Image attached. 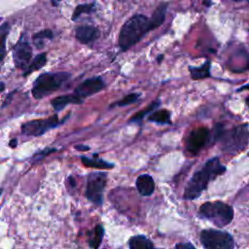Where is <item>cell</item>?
<instances>
[{"instance_id":"836d02e7","label":"cell","mask_w":249,"mask_h":249,"mask_svg":"<svg viewBox=\"0 0 249 249\" xmlns=\"http://www.w3.org/2000/svg\"><path fill=\"white\" fill-rule=\"evenodd\" d=\"M244 89H248V84H246V85H244V87H242V88H240V89H237V91H240V90H243Z\"/></svg>"},{"instance_id":"30bf717a","label":"cell","mask_w":249,"mask_h":249,"mask_svg":"<svg viewBox=\"0 0 249 249\" xmlns=\"http://www.w3.org/2000/svg\"><path fill=\"white\" fill-rule=\"evenodd\" d=\"M105 87L106 84L101 77H90L79 84L74 89L73 94L84 102L86 98L101 91L105 89Z\"/></svg>"},{"instance_id":"44dd1931","label":"cell","mask_w":249,"mask_h":249,"mask_svg":"<svg viewBox=\"0 0 249 249\" xmlns=\"http://www.w3.org/2000/svg\"><path fill=\"white\" fill-rule=\"evenodd\" d=\"M46 63H47V54H46V53H42L37 54L33 58V60L31 62H29L27 67L24 69L25 72L23 73V76H27L30 73L41 69L42 67H44L46 65Z\"/></svg>"},{"instance_id":"4dcf8cb0","label":"cell","mask_w":249,"mask_h":249,"mask_svg":"<svg viewBox=\"0 0 249 249\" xmlns=\"http://www.w3.org/2000/svg\"><path fill=\"white\" fill-rule=\"evenodd\" d=\"M10 146L13 147V148H15V147L17 146V140H16V139H13V140L10 142Z\"/></svg>"},{"instance_id":"603a6c76","label":"cell","mask_w":249,"mask_h":249,"mask_svg":"<svg viewBox=\"0 0 249 249\" xmlns=\"http://www.w3.org/2000/svg\"><path fill=\"white\" fill-rule=\"evenodd\" d=\"M10 31V25L8 22H4L0 25V61L3 60L6 54V39Z\"/></svg>"},{"instance_id":"7c38bea8","label":"cell","mask_w":249,"mask_h":249,"mask_svg":"<svg viewBox=\"0 0 249 249\" xmlns=\"http://www.w3.org/2000/svg\"><path fill=\"white\" fill-rule=\"evenodd\" d=\"M99 30L92 25H80L75 30L76 39L82 44H89L99 37Z\"/></svg>"},{"instance_id":"5b68a950","label":"cell","mask_w":249,"mask_h":249,"mask_svg":"<svg viewBox=\"0 0 249 249\" xmlns=\"http://www.w3.org/2000/svg\"><path fill=\"white\" fill-rule=\"evenodd\" d=\"M248 124H238L229 130H223L218 141L221 142V150L230 155H235L244 150L248 145Z\"/></svg>"},{"instance_id":"8fae6325","label":"cell","mask_w":249,"mask_h":249,"mask_svg":"<svg viewBox=\"0 0 249 249\" xmlns=\"http://www.w3.org/2000/svg\"><path fill=\"white\" fill-rule=\"evenodd\" d=\"M32 56V49L27 40L22 36L14 48V62L17 68L25 69L30 62Z\"/></svg>"},{"instance_id":"6da1fadb","label":"cell","mask_w":249,"mask_h":249,"mask_svg":"<svg viewBox=\"0 0 249 249\" xmlns=\"http://www.w3.org/2000/svg\"><path fill=\"white\" fill-rule=\"evenodd\" d=\"M226 171L227 167L222 164L218 157L207 160L203 166L196 170L187 182L183 193L184 199L194 200L198 198L207 189L208 184L218 176L223 175Z\"/></svg>"},{"instance_id":"cb8c5ba5","label":"cell","mask_w":249,"mask_h":249,"mask_svg":"<svg viewBox=\"0 0 249 249\" xmlns=\"http://www.w3.org/2000/svg\"><path fill=\"white\" fill-rule=\"evenodd\" d=\"M53 37V34L52 30L44 29V30L39 31L33 35V42L38 49H41L44 46V40L52 39Z\"/></svg>"},{"instance_id":"ffe728a7","label":"cell","mask_w":249,"mask_h":249,"mask_svg":"<svg viewBox=\"0 0 249 249\" xmlns=\"http://www.w3.org/2000/svg\"><path fill=\"white\" fill-rule=\"evenodd\" d=\"M128 247L130 249H151L154 248V243L145 235H133L128 240Z\"/></svg>"},{"instance_id":"7402d4cb","label":"cell","mask_w":249,"mask_h":249,"mask_svg":"<svg viewBox=\"0 0 249 249\" xmlns=\"http://www.w3.org/2000/svg\"><path fill=\"white\" fill-rule=\"evenodd\" d=\"M160 105V102L159 99L154 100V101H153L151 104H149L144 110L139 111V112H137L136 114H134V115L130 118L129 123L141 124L142 121H143V119H144L145 117H147L151 112H153L154 110H156Z\"/></svg>"},{"instance_id":"d4e9b609","label":"cell","mask_w":249,"mask_h":249,"mask_svg":"<svg viewBox=\"0 0 249 249\" xmlns=\"http://www.w3.org/2000/svg\"><path fill=\"white\" fill-rule=\"evenodd\" d=\"M141 96V93H138V92H131L127 95H125L124 98L120 99L119 101H117L115 104L111 105V107L113 106H118V107H124V106H127V105H130L134 102H136Z\"/></svg>"},{"instance_id":"52a82bcc","label":"cell","mask_w":249,"mask_h":249,"mask_svg":"<svg viewBox=\"0 0 249 249\" xmlns=\"http://www.w3.org/2000/svg\"><path fill=\"white\" fill-rule=\"evenodd\" d=\"M107 183L106 172H92L88 176L85 196L96 206L103 204V193Z\"/></svg>"},{"instance_id":"d6a6232c","label":"cell","mask_w":249,"mask_h":249,"mask_svg":"<svg viewBox=\"0 0 249 249\" xmlns=\"http://www.w3.org/2000/svg\"><path fill=\"white\" fill-rule=\"evenodd\" d=\"M61 0H52V2H53V6H57L58 5V3L60 2Z\"/></svg>"},{"instance_id":"83f0119b","label":"cell","mask_w":249,"mask_h":249,"mask_svg":"<svg viewBox=\"0 0 249 249\" xmlns=\"http://www.w3.org/2000/svg\"><path fill=\"white\" fill-rule=\"evenodd\" d=\"M54 151H55V149H50V148H47V149H45L43 152H40V153H38V154L34 155V157L41 156V158H42V157H45L46 155H49L50 153H53V152H54Z\"/></svg>"},{"instance_id":"f1b7e54d","label":"cell","mask_w":249,"mask_h":249,"mask_svg":"<svg viewBox=\"0 0 249 249\" xmlns=\"http://www.w3.org/2000/svg\"><path fill=\"white\" fill-rule=\"evenodd\" d=\"M75 149L78 151H89L90 148L87 145H75Z\"/></svg>"},{"instance_id":"9c48e42d","label":"cell","mask_w":249,"mask_h":249,"mask_svg":"<svg viewBox=\"0 0 249 249\" xmlns=\"http://www.w3.org/2000/svg\"><path fill=\"white\" fill-rule=\"evenodd\" d=\"M70 114H67L64 120L59 121L58 116L55 114L48 119H39V120H33L29 121L27 123L22 124L21 125V132L22 134L28 135V136H39L50 129H53L61 124H63L67 119Z\"/></svg>"},{"instance_id":"e0dca14e","label":"cell","mask_w":249,"mask_h":249,"mask_svg":"<svg viewBox=\"0 0 249 249\" xmlns=\"http://www.w3.org/2000/svg\"><path fill=\"white\" fill-rule=\"evenodd\" d=\"M211 61L206 60L201 66H189V72L193 80H201L211 77Z\"/></svg>"},{"instance_id":"e575fe53","label":"cell","mask_w":249,"mask_h":249,"mask_svg":"<svg viewBox=\"0 0 249 249\" xmlns=\"http://www.w3.org/2000/svg\"><path fill=\"white\" fill-rule=\"evenodd\" d=\"M162 57H163V55H162V54H160V55H159V56H158V58H157V59H158V62H159V63L161 61Z\"/></svg>"},{"instance_id":"4316f807","label":"cell","mask_w":249,"mask_h":249,"mask_svg":"<svg viewBox=\"0 0 249 249\" xmlns=\"http://www.w3.org/2000/svg\"><path fill=\"white\" fill-rule=\"evenodd\" d=\"M175 248L178 249H187V248H195V245L192 244L191 242H183V243H178L175 245Z\"/></svg>"},{"instance_id":"8992f818","label":"cell","mask_w":249,"mask_h":249,"mask_svg":"<svg viewBox=\"0 0 249 249\" xmlns=\"http://www.w3.org/2000/svg\"><path fill=\"white\" fill-rule=\"evenodd\" d=\"M199 239L201 245L206 249H233L234 239L232 235L225 231L206 229L200 231Z\"/></svg>"},{"instance_id":"3957f363","label":"cell","mask_w":249,"mask_h":249,"mask_svg":"<svg viewBox=\"0 0 249 249\" xmlns=\"http://www.w3.org/2000/svg\"><path fill=\"white\" fill-rule=\"evenodd\" d=\"M200 219L210 221L218 228H224L230 225L234 217L233 208L221 200L206 201L201 204L197 211Z\"/></svg>"},{"instance_id":"f546056e","label":"cell","mask_w":249,"mask_h":249,"mask_svg":"<svg viewBox=\"0 0 249 249\" xmlns=\"http://www.w3.org/2000/svg\"><path fill=\"white\" fill-rule=\"evenodd\" d=\"M68 182H69V184H70V187H72V188H75V187H76L75 179H74L72 176H69V177H68Z\"/></svg>"},{"instance_id":"d6986e66","label":"cell","mask_w":249,"mask_h":249,"mask_svg":"<svg viewBox=\"0 0 249 249\" xmlns=\"http://www.w3.org/2000/svg\"><path fill=\"white\" fill-rule=\"evenodd\" d=\"M104 228L102 225L98 224L94 227L93 230L88 232V237H89V246L90 248H98L102 242V239L104 237Z\"/></svg>"},{"instance_id":"1f68e13d","label":"cell","mask_w":249,"mask_h":249,"mask_svg":"<svg viewBox=\"0 0 249 249\" xmlns=\"http://www.w3.org/2000/svg\"><path fill=\"white\" fill-rule=\"evenodd\" d=\"M4 89H5V85H4V83L0 82V93H1Z\"/></svg>"},{"instance_id":"277c9868","label":"cell","mask_w":249,"mask_h":249,"mask_svg":"<svg viewBox=\"0 0 249 249\" xmlns=\"http://www.w3.org/2000/svg\"><path fill=\"white\" fill-rule=\"evenodd\" d=\"M71 77L68 72H46L39 75L33 83L31 89L35 99H42L59 89Z\"/></svg>"},{"instance_id":"484cf974","label":"cell","mask_w":249,"mask_h":249,"mask_svg":"<svg viewBox=\"0 0 249 249\" xmlns=\"http://www.w3.org/2000/svg\"><path fill=\"white\" fill-rule=\"evenodd\" d=\"M94 11V4L90 3V4H82V5H78L72 15V19L76 20L82 14H89V13H92Z\"/></svg>"},{"instance_id":"9a60e30c","label":"cell","mask_w":249,"mask_h":249,"mask_svg":"<svg viewBox=\"0 0 249 249\" xmlns=\"http://www.w3.org/2000/svg\"><path fill=\"white\" fill-rule=\"evenodd\" d=\"M81 161L86 167L95 169H112L115 167V164L113 162H109L102 159H99L97 154H94L92 158L81 157Z\"/></svg>"},{"instance_id":"7a4b0ae2","label":"cell","mask_w":249,"mask_h":249,"mask_svg":"<svg viewBox=\"0 0 249 249\" xmlns=\"http://www.w3.org/2000/svg\"><path fill=\"white\" fill-rule=\"evenodd\" d=\"M152 30L150 18L144 15H134L122 26L119 34V47L123 52L137 44L149 31Z\"/></svg>"},{"instance_id":"ac0fdd59","label":"cell","mask_w":249,"mask_h":249,"mask_svg":"<svg viewBox=\"0 0 249 249\" xmlns=\"http://www.w3.org/2000/svg\"><path fill=\"white\" fill-rule=\"evenodd\" d=\"M167 7H168L167 3H161L154 11V13H153V15H152V17L150 18V23H151L152 30L160 27L163 23V21L165 19V15H166Z\"/></svg>"},{"instance_id":"2e32d148","label":"cell","mask_w":249,"mask_h":249,"mask_svg":"<svg viewBox=\"0 0 249 249\" xmlns=\"http://www.w3.org/2000/svg\"><path fill=\"white\" fill-rule=\"evenodd\" d=\"M147 120L158 124H172L171 113L166 109L154 110L147 116Z\"/></svg>"},{"instance_id":"4fadbf2b","label":"cell","mask_w":249,"mask_h":249,"mask_svg":"<svg viewBox=\"0 0 249 249\" xmlns=\"http://www.w3.org/2000/svg\"><path fill=\"white\" fill-rule=\"evenodd\" d=\"M135 186L137 192L142 196H150L154 194L156 184L153 177L150 174H141L136 178Z\"/></svg>"},{"instance_id":"8d00e7d4","label":"cell","mask_w":249,"mask_h":249,"mask_svg":"<svg viewBox=\"0 0 249 249\" xmlns=\"http://www.w3.org/2000/svg\"><path fill=\"white\" fill-rule=\"evenodd\" d=\"M1 193H2V190H0V195H1Z\"/></svg>"},{"instance_id":"ba28073f","label":"cell","mask_w":249,"mask_h":249,"mask_svg":"<svg viewBox=\"0 0 249 249\" xmlns=\"http://www.w3.org/2000/svg\"><path fill=\"white\" fill-rule=\"evenodd\" d=\"M214 143L213 134L209 128L199 126L193 129L186 138V151L192 156H196L203 148Z\"/></svg>"},{"instance_id":"5bb4252c","label":"cell","mask_w":249,"mask_h":249,"mask_svg":"<svg viewBox=\"0 0 249 249\" xmlns=\"http://www.w3.org/2000/svg\"><path fill=\"white\" fill-rule=\"evenodd\" d=\"M82 103L83 101L73 93L59 95L51 100V105L53 106L54 111H60L69 104H82Z\"/></svg>"},{"instance_id":"d590c367","label":"cell","mask_w":249,"mask_h":249,"mask_svg":"<svg viewBox=\"0 0 249 249\" xmlns=\"http://www.w3.org/2000/svg\"><path fill=\"white\" fill-rule=\"evenodd\" d=\"M232 1H234V2H240V1H242V0H232Z\"/></svg>"}]
</instances>
